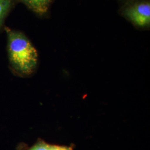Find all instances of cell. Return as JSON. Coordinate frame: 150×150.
I'll use <instances>...</instances> for the list:
<instances>
[{"label": "cell", "mask_w": 150, "mask_h": 150, "mask_svg": "<svg viewBox=\"0 0 150 150\" xmlns=\"http://www.w3.org/2000/svg\"><path fill=\"white\" fill-rule=\"evenodd\" d=\"M7 38V54L10 69L22 77L33 75L38 64V51L22 32L5 27Z\"/></svg>", "instance_id": "obj_1"}, {"label": "cell", "mask_w": 150, "mask_h": 150, "mask_svg": "<svg viewBox=\"0 0 150 150\" xmlns=\"http://www.w3.org/2000/svg\"><path fill=\"white\" fill-rule=\"evenodd\" d=\"M120 13L134 27L150 29V0H128L120 8Z\"/></svg>", "instance_id": "obj_2"}, {"label": "cell", "mask_w": 150, "mask_h": 150, "mask_svg": "<svg viewBox=\"0 0 150 150\" xmlns=\"http://www.w3.org/2000/svg\"><path fill=\"white\" fill-rule=\"evenodd\" d=\"M21 2L38 16H45L52 5L54 0H16Z\"/></svg>", "instance_id": "obj_3"}, {"label": "cell", "mask_w": 150, "mask_h": 150, "mask_svg": "<svg viewBox=\"0 0 150 150\" xmlns=\"http://www.w3.org/2000/svg\"><path fill=\"white\" fill-rule=\"evenodd\" d=\"M16 2V0H0V31L4 27L6 17Z\"/></svg>", "instance_id": "obj_4"}, {"label": "cell", "mask_w": 150, "mask_h": 150, "mask_svg": "<svg viewBox=\"0 0 150 150\" xmlns=\"http://www.w3.org/2000/svg\"><path fill=\"white\" fill-rule=\"evenodd\" d=\"M51 146L42 140H40L28 150H51Z\"/></svg>", "instance_id": "obj_5"}, {"label": "cell", "mask_w": 150, "mask_h": 150, "mask_svg": "<svg viewBox=\"0 0 150 150\" xmlns=\"http://www.w3.org/2000/svg\"><path fill=\"white\" fill-rule=\"evenodd\" d=\"M51 150H73V147L72 146L52 145Z\"/></svg>", "instance_id": "obj_6"}]
</instances>
